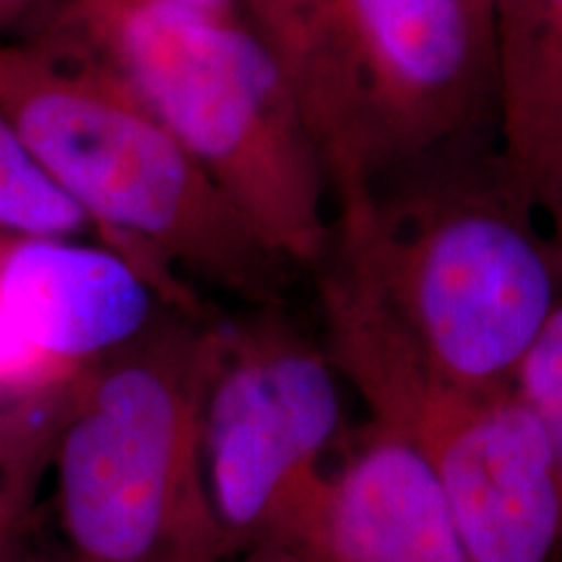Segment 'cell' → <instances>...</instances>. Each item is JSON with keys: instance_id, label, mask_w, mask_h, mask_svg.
Returning <instances> with one entry per match:
<instances>
[{"instance_id": "cell-1", "label": "cell", "mask_w": 562, "mask_h": 562, "mask_svg": "<svg viewBox=\"0 0 562 562\" xmlns=\"http://www.w3.org/2000/svg\"><path fill=\"white\" fill-rule=\"evenodd\" d=\"M336 203L318 271L328 360L357 391L414 372L442 389H513L552 315V273L516 214L472 175L419 167Z\"/></svg>"}, {"instance_id": "cell-2", "label": "cell", "mask_w": 562, "mask_h": 562, "mask_svg": "<svg viewBox=\"0 0 562 562\" xmlns=\"http://www.w3.org/2000/svg\"><path fill=\"white\" fill-rule=\"evenodd\" d=\"M0 112L108 248L149 273L167 305L201 313L172 266L256 311L284 305L290 263L121 70L63 21L50 16L32 40L0 42Z\"/></svg>"}, {"instance_id": "cell-3", "label": "cell", "mask_w": 562, "mask_h": 562, "mask_svg": "<svg viewBox=\"0 0 562 562\" xmlns=\"http://www.w3.org/2000/svg\"><path fill=\"white\" fill-rule=\"evenodd\" d=\"M53 16L121 70L277 256L321 261L331 180L284 68L240 13L60 0Z\"/></svg>"}, {"instance_id": "cell-4", "label": "cell", "mask_w": 562, "mask_h": 562, "mask_svg": "<svg viewBox=\"0 0 562 562\" xmlns=\"http://www.w3.org/2000/svg\"><path fill=\"white\" fill-rule=\"evenodd\" d=\"M220 323L167 307L68 385L50 476L70 562H227L201 461Z\"/></svg>"}, {"instance_id": "cell-5", "label": "cell", "mask_w": 562, "mask_h": 562, "mask_svg": "<svg viewBox=\"0 0 562 562\" xmlns=\"http://www.w3.org/2000/svg\"><path fill=\"white\" fill-rule=\"evenodd\" d=\"M497 87L492 0H331L305 121L336 203L453 157Z\"/></svg>"}, {"instance_id": "cell-6", "label": "cell", "mask_w": 562, "mask_h": 562, "mask_svg": "<svg viewBox=\"0 0 562 562\" xmlns=\"http://www.w3.org/2000/svg\"><path fill=\"white\" fill-rule=\"evenodd\" d=\"M341 419L339 372L281 307L220 326L201 461L227 562H256L281 542L326 480Z\"/></svg>"}, {"instance_id": "cell-7", "label": "cell", "mask_w": 562, "mask_h": 562, "mask_svg": "<svg viewBox=\"0 0 562 562\" xmlns=\"http://www.w3.org/2000/svg\"><path fill=\"white\" fill-rule=\"evenodd\" d=\"M372 427L425 459L472 562H550L560 495L547 435L516 391L417 385Z\"/></svg>"}, {"instance_id": "cell-8", "label": "cell", "mask_w": 562, "mask_h": 562, "mask_svg": "<svg viewBox=\"0 0 562 562\" xmlns=\"http://www.w3.org/2000/svg\"><path fill=\"white\" fill-rule=\"evenodd\" d=\"M256 562H472L412 442L372 427Z\"/></svg>"}, {"instance_id": "cell-9", "label": "cell", "mask_w": 562, "mask_h": 562, "mask_svg": "<svg viewBox=\"0 0 562 562\" xmlns=\"http://www.w3.org/2000/svg\"><path fill=\"white\" fill-rule=\"evenodd\" d=\"M0 302L26 341L70 375L136 341L167 305L149 273L108 245L3 235Z\"/></svg>"}, {"instance_id": "cell-10", "label": "cell", "mask_w": 562, "mask_h": 562, "mask_svg": "<svg viewBox=\"0 0 562 562\" xmlns=\"http://www.w3.org/2000/svg\"><path fill=\"white\" fill-rule=\"evenodd\" d=\"M508 167L524 175L562 121V0H492Z\"/></svg>"}, {"instance_id": "cell-11", "label": "cell", "mask_w": 562, "mask_h": 562, "mask_svg": "<svg viewBox=\"0 0 562 562\" xmlns=\"http://www.w3.org/2000/svg\"><path fill=\"white\" fill-rule=\"evenodd\" d=\"M68 385L0 404V562H24L34 544V510L50 476Z\"/></svg>"}, {"instance_id": "cell-12", "label": "cell", "mask_w": 562, "mask_h": 562, "mask_svg": "<svg viewBox=\"0 0 562 562\" xmlns=\"http://www.w3.org/2000/svg\"><path fill=\"white\" fill-rule=\"evenodd\" d=\"M89 229H94L89 216L55 186L0 112V235L74 237Z\"/></svg>"}, {"instance_id": "cell-13", "label": "cell", "mask_w": 562, "mask_h": 562, "mask_svg": "<svg viewBox=\"0 0 562 562\" xmlns=\"http://www.w3.org/2000/svg\"><path fill=\"white\" fill-rule=\"evenodd\" d=\"M245 21L284 68L302 115L318 94L331 45V0H237Z\"/></svg>"}, {"instance_id": "cell-14", "label": "cell", "mask_w": 562, "mask_h": 562, "mask_svg": "<svg viewBox=\"0 0 562 562\" xmlns=\"http://www.w3.org/2000/svg\"><path fill=\"white\" fill-rule=\"evenodd\" d=\"M513 391L533 412L550 442L560 495V537L554 560L562 562V307L552 311L537 341L526 351L513 378Z\"/></svg>"}, {"instance_id": "cell-15", "label": "cell", "mask_w": 562, "mask_h": 562, "mask_svg": "<svg viewBox=\"0 0 562 562\" xmlns=\"http://www.w3.org/2000/svg\"><path fill=\"white\" fill-rule=\"evenodd\" d=\"M76 375L60 370L47 360L40 349H34L26 336L19 331L16 321L0 302V393L9 398L37 393L53 385L74 381Z\"/></svg>"}, {"instance_id": "cell-16", "label": "cell", "mask_w": 562, "mask_h": 562, "mask_svg": "<svg viewBox=\"0 0 562 562\" xmlns=\"http://www.w3.org/2000/svg\"><path fill=\"white\" fill-rule=\"evenodd\" d=\"M112 3H157V5H180V9H195L209 13H237V0H112Z\"/></svg>"}, {"instance_id": "cell-17", "label": "cell", "mask_w": 562, "mask_h": 562, "mask_svg": "<svg viewBox=\"0 0 562 562\" xmlns=\"http://www.w3.org/2000/svg\"><path fill=\"white\" fill-rule=\"evenodd\" d=\"M32 3H37V0H0V21L11 19L13 13L24 11L26 5H32Z\"/></svg>"}, {"instance_id": "cell-18", "label": "cell", "mask_w": 562, "mask_h": 562, "mask_svg": "<svg viewBox=\"0 0 562 562\" xmlns=\"http://www.w3.org/2000/svg\"><path fill=\"white\" fill-rule=\"evenodd\" d=\"M24 562H70V560H68L66 552L50 554V552H42L37 544H32V550H30V554H26Z\"/></svg>"}]
</instances>
